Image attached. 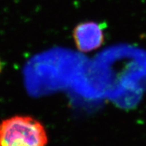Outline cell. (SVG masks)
I'll list each match as a JSON object with an SVG mask.
<instances>
[{"label":"cell","instance_id":"cell-2","mask_svg":"<svg viewBox=\"0 0 146 146\" xmlns=\"http://www.w3.org/2000/svg\"><path fill=\"white\" fill-rule=\"evenodd\" d=\"M103 24L88 21L76 25L73 30L76 46L82 52H89L100 48L104 41Z\"/></svg>","mask_w":146,"mask_h":146},{"label":"cell","instance_id":"cell-1","mask_svg":"<svg viewBox=\"0 0 146 146\" xmlns=\"http://www.w3.org/2000/svg\"><path fill=\"white\" fill-rule=\"evenodd\" d=\"M45 127L34 118L15 116L0 123V146H46Z\"/></svg>","mask_w":146,"mask_h":146},{"label":"cell","instance_id":"cell-3","mask_svg":"<svg viewBox=\"0 0 146 146\" xmlns=\"http://www.w3.org/2000/svg\"><path fill=\"white\" fill-rule=\"evenodd\" d=\"M1 61H0V72H1Z\"/></svg>","mask_w":146,"mask_h":146}]
</instances>
